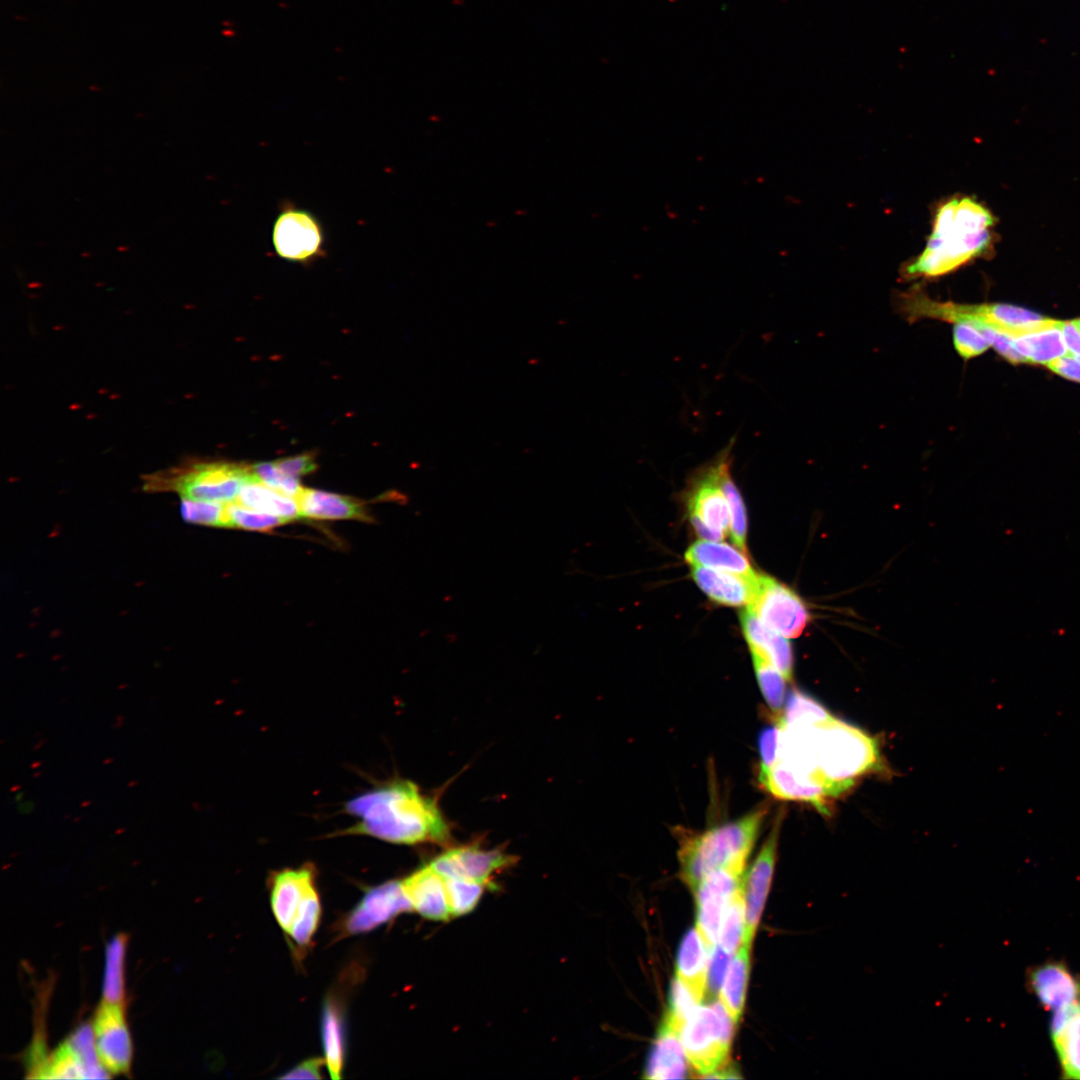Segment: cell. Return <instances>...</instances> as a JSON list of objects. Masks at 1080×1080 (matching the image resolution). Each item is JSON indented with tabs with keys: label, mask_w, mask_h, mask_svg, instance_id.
Masks as SVG:
<instances>
[{
	"label": "cell",
	"mask_w": 1080,
	"mask_h": 1080,
	"mask_svg": "<svg viewBox=\"0 0 1080 1080\" xmlns=\"http://www.w3.org/2000/svg\"><path fill=\"white\" fill-rule=\"evenodd\" d=\"M444 878L452 917L471 912L478 904L486 886L462 878Z\"/></svg>",
	"instance_id": "obj_36"
},
{
	"label": "cell",
	"mask_w": 1080,
	"mask_h": 1080,
	"mask_svg": "<svg viewBox=\"0 0 1080 1080\" xmlns=\"http://www.w3.org/2000/svg\"><path fill=\"white\" fill-rule=\"evenodd\" d=\"M32 809H33V805L31 804V802L23 803L18 807V810L21 813H24V814L30 812Z\"/></svg>",
	"instance_id": "obj_49"
},
{
	"label": "cell",
	"mask_w": 1080,
	"mask_h": 1080,
	"mask_svg": "<svg viewBox=\"0 0 1080 1080\" xmlns=\"http://www.w3.org/2000/svg\"><path fill=\"white\" fill-rule=\"evenodd\" d=\"M779 742V725L765 728L759 736L760 766L759 773L767 771L777 760ZM758 773V774H759Z\"/></svg>",
	"instance_id": "obj_44"
},
{
	"label": "cell",
	"mask_w": 1080,
	"mask_h": 1080,
	"mask_svg": "<svg viewBox=\"0 0 1080 1080\" xmlns=\"http://www.w3.org/2000/svg\"><path fill=\"white\" fill-rule=\"evenodd\" d=\"M78 1060L84 1072V1079L108 1078L106 1068L102 1065L91 1026L85 1024L79 1027L66 1040Z\"/></svg>",
	"instance_id": "obj_35"
},
{
	"label": "cell",
	"mask_w": 1080,
	"mask_h": 1080,
	"mask_svg": "<svg viewBox=\"0 0 1080 1080\" xmlns=\"http://www.w3.org/2000/svg\"><path fill=\"white\" fill-rule=\"evenodd\" d=\"M710 952L696 927L684 935L677 955L676 976L701 1000L707 991Z\"/></svg>",
	"instance_id": "obj_24"
},
{
	"label": "cell",
	"mask_w": 1080,
	"mask_h": 1080,
	"mask_svg": "<svg viewBox=\"0 0 1080 1080\" xmlns=\"http://www.w3.org/2000/svg\"><path fill=\"white\" fill-rule=\"evenodd\" d=\"M1047 367L1061 377L1080 383V360L1072 355L1062 356Z\"/></svg>",
	"instance_id": "obj_47"
},
{
	"label": "cell",
	"mask_w": 1080,
	"mask_h": 1080,
	"mask_svg": "<svg viewBox=\"0 0 1080 1080\" xmlns=\"http://www.w3.org/2000/svg\"><path fill=\"white\" fill-rule=\"evenodd\" d=\"M234 502L249 509L278 516L287 522L301 518L295 498L270 488L258 479L245 484Z\"/></svg>",
	"instance_id": "obj_28"
},
{
	"label": "cell",
	"mask_w": 1080,
	"mask_h": 1080,
	"mask_svg": "<svg viewBox=\"0 0 1080 1080\" xmlns=\"http://www.w3.org/2000/svg\"><path fill=\"white\" fill-rule=\"evenodd\" d=\"M257 479L245 464L215 461L191 463L151 475L144 487L150 491L175 492L181 498L227 504L241 488Z\"/></svg>",
	"instance_id": "obj_5"
},
{
	"label": "cell",
	"mask_w": 1080,
	"mask_h": 1080,
	"mask_svg": "<svg viewBox=\"0 0 1080 1080\" xmlns=\"http://www.w3.org/2000/svg\"><path fill=\"white\" fill-rule=\"evenodd\" d=\"M834 718L817 700L801 691L794 690L784 704L781 714L775 719L783 723L816 725Z\"/></svg>",
	"instance_id": "obj_33"
},
{
	"label": "cell",
	"mask_w": 1080,
	"mask_h": 1080,
	"mask_svg": "<svg viewBox=\"0 0 1080 1080\" xmlns=\"http://www.w3.org/2000/svg\"><path fill=\"white\" fill-rule=\"evenodd\" d=\"M685 498L690 521L703 540L720 541L729 534L730 513L719 480L718 453L695 471Z\"/></svg>",
	"instance_id": "obj_8"
},
{
	"label": "cell",
	"mask_w": 1080,
	"mask_h": 1080,
	"mask_svg": "<svg viewBox=\"0 0 1080 1080\" xmlns=\"http://www.w3.org/2000/svg\"><path fill=\"white\" fill-rule=\"evenodd\" d=\"M745 932L744 881L731 898L725 911L720 932L719 946L730 955L742 944Z\"/></svg>",
	"instance_id": "obj_34"
},
{
	"label": "cell",
	"mask_w": 1080,
	"mask_h": 1080,
	"mask_svg": "<svg viewBox=\"0 0 1080 1080\" xmlns=\"http://www.w3.org/2000/svg\"><path fill=\"white\" fill-rule=\"evenodd\" d=\"M229 528L266 531L287 523L275 515L246 508L236 502L225 504Z\"/></svg>",
	"instance_id": "obj_40"
},
{
	"label": "cell",
	"mask_w": 1080,
	"mask_h": 1080,
	"mask_svg": "<svg viewBox=\"0 0 1080 1080\" xmlns=\"http://www.w3.org/2000/svg\"><path fill=\"white\" fill-rule=\"evenodd\" d=\"M35 1077L56 1079H84V1072L77 1056L65 1041L40 1067Z\"/></svg>",
	"instance_id": "obj_37"
},
{
	"label": "cell",
	"mask_w": 1080,
	"mask_h": 1080,
	"mask_svg": "<svg viewBox=\"0 0 1080 1080\" xmlns=\"http://www.w3.org/2000/svg\"><path fill=\"white\" fill-rule=\"evenodd\" d=\"M270 904L280 928L287 935L296 918L319 896L312 864L285 868L269 878Z\"/></svg>",
	"instance_id": "obj_11"
},
{
	"label": "cell",
	"mask_w": 1080,
	"mask_h": 1080,
	"mask_svg": "<svg viewBox=\"0 0 1080 1080\" xmlns=\"http://www.w3.org/2000/svg\"><path fill=\"white\" fill-rule=\"evenodd\" d=\"M92 1029L102 1065L113 1074L127 1073L133 1047L125 1005L102 1000L96 1009Z\"/></svg>",
	"instance_id": "obj_13"
},
{
	"label": "cell",
	"mask_w": 1080,
	"mask_h": 1080,
	"mask_svg": "<svg viewBox=\"0 0 1080 1080\" xmlns=\"http://www.w3.org/2000/svg\"><path fill=\"white\" fill-rule=\"evenodd\" d=\"M750 651L761 693L776 718L781 714L785 702V682L787 679L764 656L756 651Z\"/></svg>",
	"instance_id": "obj_32"
},
{
	"label": "cell",
	"mask_w": 1080,
	"mask_h": 1080,
	"mask_svg": "<svg viewBox=\"0 0 1080 1080\" xmlns=\"http://www.w3.org/2000/svg\"><path fill=\"white\" fill-rule=\"evenodd\" d=\"M1026 985L1040 1006L1052 1012L1080 1001V977L1063 961L1033 966L1027 971Z\"/></svg>",
	"instance_id": "obj_16"
},
{
	"label": "cell",
	"mask_w": 1080,
	"mask_h": 1080,
	"mask_svg": "<svg viewBox=\"0 0 1080 1080\" xmlns=\"http://www.w3.org/2000/svg\"><path fill=\"white\" fill-rule=\"evenodd\" d=\"M127 937L115 935L106 946L103 1000L125 1005L124 959Z\"/></svg>",
	"instance_id": "obj_31"
},
{
	"label": "cell",
	"mask_w": 1080,
	"mask_h": 1080,
	"mask_svg": "<svg viewBox=\"0 0 1080 1080\" xmlns=\"http://www.w3.org/2000/svg\"><path fill=\"white\" fill-rule=\"evenodd\" d=\"M758 781L764 790L776 798L804 801L825 814L828 813L827 799L835 797L823 782L790 768L778 759L767 771L758 774Z\"/></svg>",
	"instance_id": "obj_17"
},
{
	"label": "cell",
	"mask_w": 1080,
	"mask_h": 1080,
	"mask_svg": "<svg viewBox=\"0 0 1080 1080\" xmlns=\"http://www.w3.org/2000/svg\"><path fill=\"white\" fill-rule=\"evenodd\" d=\"M769 628L786 638L799 637L810 614L803 600L788 586L760 574L753 600L747 606Z\"/></svg>",
	"instance_id": "obj_9"
},
{
	"label": "cell",
	"mask_w": 1080,
	"mask_h": 1080,
	"mask_svg": "<svg viewBox=\"0 0 1080 1080\" xmlns=\"http://www.w3.org/2000/svg\"><path fill=\"white\" fill-rule=\"evenodd\" d=\"M21 797H22V793H19V794H18V795H17L16 797H15V801H19Z\"/></svg>",
	"instance_id": "obj_51"
},
{
	"label": "cell",
	"mask_w": 1080,
	"mask_h": 1080,
	"mask_svg": "<svg viewBox=\"0 0 1080 1080\" xmlns=\"http://www.w3.org/2000/svg\"><path fill=\"white\" fill-rule=\"evenodd\" d=\"M1072 321L1080 329V318L1072 320Z\"/></svg>",
	"instance_id": "obj_50"
},
{
	"label": "cell",
	"mask_w": 1080,
	"mask_h": 1080,
	"mask_svg": "<svg viewBox=\"0 0 1080 1080\" xmlns=\"http://www.w3.org/2000/svg\"><path fill=\"white\" fill-rule=\"evenodd\" d=\"M735 441V438L730 439L729 443L718 452L719 480L728 502L732 540L742 552H746V510L741 494L731 475L732 449Z\"/></svg>",
	"instance_id": "obj_29"
},
{
	"label": "cell",
	"mask_w": 1080,
	"mask_h": 1080,
	"mask_svg": "<svg viewBox=\"0 0 1080 1080\" xmlns=\"http://www.w3.org/2000/svg\"><path fill=\"white\" fill-rule=\"evenodd\" d=\"M514 863L501 850H485L466 845L447 850L429 863L444 877L462 878L488 886L492 877Z\"/></svg>",
	"instance_id": "obj_15"
},
{
	"label": "cell",
	"mask_w": 1080,
	"mask_h": 1080,
	"mask_svg": "<svg viewBox=\"0 0 1080 1080\" xmlns=\"http://www.w3.org/2000/svg\"><path fill=\"white\" fill-rule=\"evenodd\" d=\"M296 500L301 518L304 517L316 520H370L364 505L349 496L322 490L302 488Z\"/></svg>",
	"instance_id": "obj_23"
},
{
	"label": "cell",
	"mask_w": 1080,
	"mask_h": 1080,
	"mask_svg": "<svg viewBox=\"0 0 1080 1080\" xmlns=\"http://www.w3.org/2000/svg\"><path fill=\"white\" fill-rule=\"evenodd\" d=\"M740 621L750 650L764 656L784 675L787 681L791 680L793 653L786 637L766 626L750 608L740 613Z\"/></svg>",
	"instance_id": "obj_20"
},
{
	"label": "cell",
	"mask_w": 1080,
	"mask_h": 1080,
	"mask_svg": "<svg viewBox=\"0 0 1080 1080\" xmlns=\"http://www.w3.org/2000/svg\"><path fill=\"white\" fill-rule=\"evenodd\" d=\"M252 470L260 482L289 497L296 499L303 488L298 478L284 474L274 462L257 463L252 466Z\"/></svg>",
	"instance_id": "obj_42"
},
{
	"label": "cell",
	"mask_w": 1080,
	"mask_h": 1080,
	"mask_svg": "<svg viewBox=\"0 0 1080 1080\" xmlns=\"http://www.w3.org/2000/svg\"><path fill=\"white\" fill-rule=\"evenodd\" d=\"M729 957L730 954L723 950L719 944H715L711 949L707 978V990L710 994L714 995L720 991L728 967Z\"/></svg>",
	"instance_id": "obj_43"
},
{
	"label": "cell",
	"mask_w": 1080,
	"mask_h": 1080,
	"mask_svg": "<svg viewBox=\"0 0 1080 1080\" xmlns=\"http://www.w3.org/2000/svg\"><path fill=\"white\" fill-rule=\"evenodd\" d=\"M701 999L678 977L671 985L669 1010L665 1018L678 1032L699 1007Z\"/></svg>",
	"instance_id": "obj_38"
},
{
	"label": "cell",
	"mask_w": 1080,
	"mask_h": 1080,
	"mask_svg": "<svg viewBox=\"0 0 1080 1080\" xmlns=\"http://www.w3.org/2000/svg\"><path fill=\"white\" fill-rule=\"evenodd\" d=\"M953 343L958 354L966 360L983 354L991 346L987 337L968 322L954 323Z\"/></svg>",
	"instance_id": "obj_41"
},
{
	"label": "cell",
	"mask_w": 1080,
	"mask_h": 1080,
	"mask_svg": "<svg viewBox=\"0 0 1080 1080\" xmlns=\"http://www.w3.org/2000/svg\"><path fill=\"white\" fill-rule=\"evenodd\" d=\"M691 574L701 590L713 601L728 606H749L753 600L757 579L694 565ZM760 575V574H759Z\"/></svg>",
	"instance_id": "obj_22"
},
{
	"label": "cell",
	"mask_w": 1080,
	"mask_h": 1080,
	"mask_svg": "<svg viewBox=\"0 0 1080 1080\" xmlns=\"http://www.w3.org/2000/svg\"><path fill=\"white\" fill-rule=\"evenodd\" d=\"M730 1014L721 1001L698 1007L682 1026L679 1036L689 1063L707 1078L726 1062L734 1034Z\"/></svg>",
	"instance_id": "obj_6"
},
{
	"label": "cell",
	"mask_w": 1080,
	"mask_h": 1080,
	"mask_svg": "<svg viewBox=\"0 0 1080 1080\" xmlns=\"http://www.w3.org/2000/svg\"><path fill=\"white\" fill-rule=\"evenodd\" d=\"M276 256L307 265L326 256V236L319 218L290 201L282 202L272 227Z\"/></svg>",
	"instance_id": "obj_7"
},
{
	"label": "cell",
	"mask_w": 1080,
	"mask_h": 1080,
	"mask_svg": "<svg viewBox=\"0 0 1080 1080\" xmlns=\"http://www.w3.org/2000/svg\"><path fill=\"white\" fill-rule=\"evenodd\" d=\"M357 822L342 835H366L394 844L447 843L449 826L436 801L409 780H394L349 800Z\"/></svg>",
	"instance_id": "obj_1"
},
{
	"label": "cell",
	"mask_w": 1080,
	"mask_h": 1080,
	"mask_svg": "<svg viewBox=\"0 0 1080 1080\" xmlns=\"http://www.w3.org/2000/svg\"><path fill=\"white\" fill-rule=\"evenodd\" d=\"M1060 329L1068 352L1080 357V329L1073 321H1060Z\"/></svg>",
	"instance_id": "obj_48"
},
{
	"label": "cell",
	"mask_w": 1080,
	"mask_h": 1080,
	"mask_svg": "<svg viewBox=\"0 0 1080 1080\" xmlns=\"http://www.w3.org/2000/svg\"><path fill=\"white\" fill-rule=\"evenodd\" d=\"M321 1038L328 1072L332 1079H340L345 1064L346 1038L343 1005L336 994L329 995L323 1006Z\"/></svg>",
	"instance_id": "obj_26"
},
{
	"label": "cell",
	"mask_w": 1080,
	"mask_h": 1080,
	"mask_svg": "<svg viewBox=\"0 0 1080 1080\" xmlns=\"http://www.w3.org/2000/svg\"><path fill=\"white\" fill-rule=\"evenodd\" d=\"M685 560L691 566L712 568L747 579L754 580L759 576L742 551L719 541H696L687 549Z\"/></svg>",
	"instance_id": "obj_25"
},
{
	"label": "cell",
	"mask_w": 1080,
	"mask_h": 1080,
	"mask_svg": "<svg viewBox=\"0 0 1080 1080\" xmlns=\"http://www.w3.org/2000/svg\"><path fill=\"white\" fill-rule=\"evenodd\" d=\"M991 234L980 211L971 203L952 198L936 211L923 251L903 270L906 278H935L957 270L981 255Z\"/></svg>",
	"instance_id": "obj_2"
},
{
	"label": "cell",
	"mask_w": 1080,
	"mask_h": 1080,
	"mask_svg": "<svg viewBox=\"0 0 1080 1080\" xmlns=\"http://www.w3.org/2000/svg\"><path fill=\"white\" fill-rule=\"evenodd\" d=\"M750 947V945L742 944L738 951L734 953L719 991L720 1001L725 1006L735 1025L742 1015L745 1004L750 973Z\"/></svg>",
	"instance_id": "obj_30"
},
{
	"label": "cell",
	"mask_w": 1080,
	"mask_h": 1080,
	"mask_svg": "<svg viewBox=\"0 0 1080 1080\" xmlns=\"http://www.w3.org/2000/svg\"><path fill=\"white\" fill-rule=\"evenodd\" d=\"M1049 1031L1063 1078L1080 1080V1001L1054 1011Z\"/></svg>",
	"instance_id": "obj_19"
},
{
	"label": "cell",
	"mask_w": 1080,
	"mask_h": 1080,
	"mask_svg": "<svg viewBox=\"0 0 1080 1080\" xmlns=\"http://www.w3.org/2000/svg\"><path fill=\"white\" fill-rule=\"evenodd\" d=\"M325 1064L324 1058L314 1057L309 1058L284 1075L280 1076L281 1079H320L322 1078L321 1068Z\"/></svg>",
	"instance_id": "obj_46"
},
{
	"label": "cell",
	"mask_w": 1080,
	"mask_h": 1080,
	"mask_svg": "<svg viewBox=\"0 0 1080 1080\" xmlns=\"http://www.w3.org/2000/svg\"><path fill=\"white\" fill-rule=\"evenodd\" d=\"M1076 358H1077L1078 360H1080V357H1076Z\"/></svg>",
	"instance_id": "obj_52"
},
{
	"label": "cell",
	"mask_w": 1080,
	"mask_h": 1080,
	"mask_svg": "<svg viewBox=\"0 0 1080 1080\" xmlns=\"http://www.w3.org/2000/svg\"><path fill=\"white\" fill-rule=\"evenodd\" d=\"M783 818L784 811L781 809L752 867L744 877L745 932L742 944L751 946L762 915L774 874Z\"/></svg>",
	"instance_id": "obj_12"
},
{
	"label": "cell",
	"mask_w": 1080,
	"mask_h": 1080,
	"mask_svg": "<svg viewBox=\"0 0 1080 1080\" xmlns=\"http://www.w3.org/2000/svg\"><path fill=\"white\" fill-rule=\"evenodd\" d=\"M744 869L725 867L708 874L694 890L696 927L710 949L717 944L728 904L742 885Z\"/></svg>",
	"instance_id": "obj_10"
},
{
	"label": "cell",
	"mask_w": 1080,
	"mask_h": 1080,
	"mask_svg": "<svg viewBox=\"0 0 1080 1080\" xmlns=\"http://www.w3.org/2000/svg\"><path fill=\"white\" fill-rule=\"evenodd\" d=\"M413 911L401 881L390 880L366 891L342 920V936L371 931L403 912Z\"/></svg>",
	"instance_id": "obj_14"
},
{
	"label": "cell",
	"mask_w": 1080,
	"mask_h": 1080,
	"mask_svg": "<svg viewBox=\"0 0 1080 1080\" xmlns=\"http://www.w3.org/2000/svg\"><path fill=\"white\" fill-rule=\"evenodd\" d=\"M180 513L193 524L229 528L225 504L181 498Z\"/></svg>",
	"instance_id": "obj_39"
},
{
	"label": "cell",
	"mask_w": 1080,
	"mask_h": 1080,
	"mask_svg": "<svg viewBox=\"0 0 1080 1080\" xmlns=\"http://www.w3.org/2000/svg\"><path fill=\"white\" fill-rule=\"evenodd\" d=\"M805 743L813 769L835 796L845 792L857 777L879 764V748L873 737L839 719L804 725Z\"/></svg>",
	"instance_id": "obj_3"
},
{
	"label": "cell",
	"mask_w": 1080,
	"mask_h": 1080,
	"mask_svg": "<svg viewBox=\"0 0 1080 1080\" xmlns=\"http://www.w3.org/2000/svg\"><path fill=\"white\" fill-rule=\"evenodd\" d=\"M687 1061L679 1032L664 1019L649 1054L644 1077L684 1079L688 1072Z\"/></svg>",
	"instance_id": "obj_21"
},
{
	"label": "cell",
	"mask_w": 1080,
	"mask_h": 1080,
	"mask_svg": "<svg viewBox=\"0 0 1080 1080\" xmlns=\"http://www.w3.org/2000/svg\"><path fill=\"white\" fill-rule=\"evenodd\" d=\"M412 910L434 921L452 918L444 876L430 864L417 869L401 881Z\"/></svg>",
	"instance_id": "obj_18"
},
{
	"label": "cell",
	"mask_w": 1080,
	"mask_h": 1080,
	"mask_svg": "<svg viewBox=\"0 0 1080 1080\" xmlns=\"http://www.w3.org/2000/svg\"><path fill=\"white\" fill-rule=\"evenodd\" d=\"M273 462L280 471L294 478L309 474L317 468V463L311 453L285 457Z\"/></svg>",
	"instance_id": "obj_45"
},
{
	"label": "cell",
	"mask_w": 1080,
	"mask_h": 1080,
	"mask_svg": "<svg viewBox=\"0 0 1080 1080\" xmlns=\"http://www.w3.org/2000/svg\"><path fill=\"white\" fill-rule=\"evenodd\" d=\"M768 808L763 803L734 821L681 837L678 851L680 875L691 890L694 891L708 874L717 869H745Z\"/></svg>",
	"instance_id": "obj_4"
},
{
	"label": "cell",
	"mask_w": 1080,
	"mask_h": 1080,
	"mask_svg": "<svg viewBox=\"0 0 1080 1080\" xmlns=\"http://www.w3.org/2000/svg\"><path fill=\"white\" fill-rule=\"evenodd\" d=\"M1012 343L1025 363L1048 365L1068 355L1060 329V321L1052 319L1036 330L1012 336Z\"/></svg>",
	"instance_id": "obj_27"
}]
</instances>
